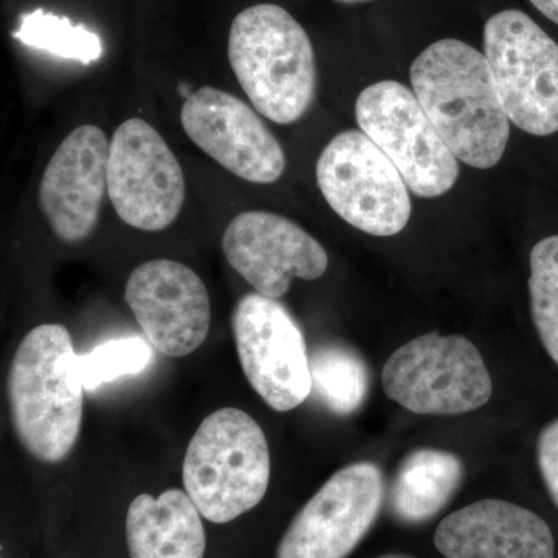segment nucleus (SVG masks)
Masks as SVG:
<instances>
[{
    "mask_svg": "<svg viewBox=\"0 0 558 558\" xmlns=\"http://www.w3.org/2000/svg\"><path fill=\"white\" fill-rule=\"evenodd\" d=\"M411 86L458 160L490 170L505 156L510 120L486 54L458 39L427 47L410 70Z\"/></svg>",
    "mask_w": 558,
    "mask_h": 558,
    "instance_id": "f257e3e1",
    "label": "nucleus"
},
{
    "mask_svg": "<svg viewBox=\"0 0 558 558\" xmlns=\"http://www.w3.org/2000/svg\"><path fill=\"white\" fill-rule=\"evenodd\" d=\"M7 389L13 427L28 453L47 464L68 457L83 421L84 385L65 326L40 325L25 336Z\"/></svg>",
    "mask_w": 558,
    "mask_h": 558,
    "instance_id": "f03ea898",
    "label": "nucleus"
},
{
    "mask_svg": "<svg viewBox=\"0 0 558 558\" xmlns=\"http://www.w3.org/2000/svg\"><path fill=\"white\" fill-rule=\"evenodd\" d=\"M229 61L242 90L266 119L292 124L310 110L317 92L314 47L282 7L259 3L234 17Z\"/></svg>",
    "mask_w": 558,
    "mask_h": 558,
    "instance_id": "7ed1b4c3",
    "label": "nucleus"
},
{
    "mask_svg": "<svg viewBox=\"0 0 558 558\" xmlns=\"http://www.w3.org/2000/svg\"><path fill=\"white\" fill-rule=\"evenodd\" d=\"M183 486L205 520L226 524L266 497L269 442L245 411L220 409L202 421L182 468Z\"/></svg>",
    "mask_w": 558,
    "mask_h": 558,
    "instance_id": "20e7f679",
    "label": "nucleus"
},
{
    "mask_svg": "<svg viewBox=\"0 0 558 558\" xmlns=\"http://www.w3.org/2000/svg\"><path fill=\"white\" fill-rule=\"evenodd\" d=\"M381 385L389 399L424 416L480 410L494 392L478 348L465 337L439 333L400 347L385 363Z\"/></svg>",
    "mask_w": 558,
    "mask_h": 558,
    "instance_id": "39448f33",
    "label": "nucleus"
},
{
    "mask_svg": "<svg viewBox=\"0 0 558 558\" xmlns=\"http://www.w3.org/2000/svg\"><path fill=\"white\" fill-rule=\"evenodd\" d=\"M484 51L509 120L527 134H556V40L523 11L505 10L487 21Z\"/></svg>",
    "mask_w": 558,
    "mask_h": 558,
    "instance_id": "423d86ee",
    "label": "nucleus"
},
{
    "mask_svg": "<svg viewBox=\"0 0 558 558\" xmlns=\"http://www.w3.org/2000/svg\"><path fill=\"white\" fill-rule=\"evenodd\" d=\"M319 191L349 226L395 236L411 218L409 185L384 150L362 131L340 132L317 161Z\"/></svg>",
    "mask_w": 558,
    "mask_h": 558,
    "instance_id": "0eeeda50",
    "label": "nucleus"
},
{
    "mask_svg": "<svg viewBox=\"0 0 558 558\" xmlns=\"http://www.w3.org/2000/svg\"><path fill=\"white\" fill-rule=\"evenodd\" d=\"M360 130L368 135L421 197H439L459 178L457 156L429 121L414 92L398 81L366 87L355 102Z\"/></svg>",
    "mask_w": 558,
    "mask_h": 558,
    "instance_id": "6e6552de",
    "label": "nucleus"
},
{
    "mask_svg": "<svg viewBox=\"0 0 558 558\" xmlns=\"http://www.w3.org/2000/svg\"><path fill=\"white\" fill-rule=\"evenodd\" d=\"M185 175L168 143L145 120L121 123L109 146L108 194L117 215L143 231L168 229L185 202Z\"/></svg>",
    "mask_w": 558,
    "mask_h": 558,
    "instance_id": "1a4fd4ad",
    "label": "nucleus"
},
{
    "mask_svg": "<svg viewBox=\"0 0 558 558\" xmlns=\"http://www.w3.org/2000/svg\"><path fill=\"white\" fill-rule=\"evenodd\" d=\"M242 371L271 410L290 411L312 395L310 354L295 319L278 300L250 293L231 315Z\"/></svg>",
    "mask_w": 558,
    "mask_h": 558,
    "instance_id": "9d476101",
    "label": "nucleus"
},
{
    "mask_svg": "<svg viewBox=\"0 0 558 558\" xmlns=\"http://www.w3.org/2000/svg\"><path fill=\"white\" fill-rule=\"evenodd\" d=\"M384 497L373 462L339 470L290 523L277 558H347L376 523Z\"/></svg>",
    "mask_w": 558,
    "mask_h": 558,
    "instance_id": "9b49d317",
    "label": "nucleus"
},
{
    "mask_svg": "<svg viewBox=\"0 0 558 558\" xmlns=\"http://www.w3.org/2000/svg\"><path fill=\"white\" fill-rule=\"evenodd\" d=\"M180 121L194 145L238 178L269 185L286 170L278 140L255 110L229 92L201 87L183 102Z\"/></svg>",
    "mask_w": 558,
    "mask_h": 558,
    "instance_id": "f8f14e48",
    "label": "nucleus"
},
{
    "mask_svg": "<svg viewBox=\"0 0 558 558\" xmlns=\"http://www.w3.org/2000/svg\"><path fill=\"white\" fill-rule=\"evenodd\" d=\"M124 300L153 347L185 357L207 340L211 306L199 275L172 259H154L132 271Z\"/></svg>",
    "mask_w": 558,
    "mask_h": 558,
    "instance_id": "ddd939ff",
    "label": "nucleus"
},
{
    "mask_svg": "<svg viewBox=\"0 0 558 558\" xmlns=\"http://www.w3.org/2000/svg\"><path fill=\"white\" fill-rule=\"evenodd\" d=\"M227 260L256 293L281 299L292 279L322 278L329 266L325 247L292 220L269 211L234 216L222 238Z\"/></svg>",
    "mask_w": 558,
    "mask_h": 558,
    "instance_id": "4468645a",
    "label": "nucleus"
},
{
    "mask_svg": "<svg viewBox=\"0 0 558 558\" xmlns=\"http://www.w3.org/2000/svg\"><path fill=\"white\" fill-rule=\"evenodd\" d=\"M108 137L94 124L70 132L44 171L39 204L53 233L64 242L90 236L108 190Z\"/></svg>",
    "mask_w": 558,
    "mask_h": 558,
    "instance_id": "2eb2a0df",
    "label": "nucleus"
},
{
    "mask_svg": "<svg viewBox=\"0 0 558 558\" xmlns=\"http://www.w3.org/2000/svg\"><path fill=\"white\" fill-rule=\"evenodd\" d=\"M446 558H556L553 531L526 508L481 499L446 517L435 534Z\"/></svg>",
    "mask_w": 558,
    "mask_h": 558,
    "instance_id": "dca6fc26",
    "label": "nucleus"
},
{
    "mask_svg": "<svg viewBox=\"0 0 558 558\" xmlns=\"http://www.w3.org/2000/svg\"><path fill=\"white\" fill-rule=\"evenodd\" d=\"M189 494L170 488L160 497L138 495L126 517L131 558H204L207 535Z\"/></svg>",
    "mask_w": 558,
    "mask_h": 558,
    "instance_id": "f3484780",
    "label": "nucleus"
},
{
    "mask_svg": "<svg viewBox=\"0 0 558 558\" xmlns=\"http://www.w3.org/2000/svg\"><path fill=\"white\" fill-rule=\"evenodd\" d=\"M464 465L446 450L418 449L403 459L391 487V508L405 523H424L438 515L457 494Z\"/></svg>",
    "mask_w": 558,
    "mask_h": 558,
    "instance_id": "a211bd4d",
    "label": "nucleus"
},
{
    "mask_svg": "<svg viewBox=\"0 0 558 558\" xmlns=\"http://www.w3.org/2000/svg\"><path fill=\"white\" fill-rule=\"evenodd\" d=\"M312 392L319 402L348 416L362 409L369 391V371L354 349L325 344L310 355Z\"/></svg>",
    "mask_w": 558,
    "mask_h": 558,
    "instance_id": "6ab92c4d",
    "label": "nucleus"
},
{
    "mask_svg": "<svg viewBox=\"0 0 558 558\" xmlns=\"http://www.w3.org/2000/svg\"><path fill=\"white\" fill-rule=\"evenodd\" d=\"M13 36L33 49L49 51L83 64L100 60L102 54L101 39L95 33L87 31L84 25H73L68 17L44 10L22 14L20 28Z\"/></svg>",
    "mask_w": 558,
    "mask_h": 558,
    "instance_id": "aec40b11",
    "label": "nucleus"
},
{
    "mask_svg": "<svg viewBox=\"0 0 558 558\" xmlns=\"http://www.w3.org/2000/svg\"><path fill=\"white\" fill-rule=\"evenodd\" d=\"M529 293L539 340L558 365V234L532 248Z\"/></svg>",
    "mask_w": 558,
    "mask_h": 558,
    "instance_id": "412c9836",
    "label": "nucleus"
},
{
    "mask_svg": "<svg viewBox=\"0 0 558 558\" xmlns=\"http://www.w3.org/2000/svg\"><path fill=\"white\" fill-rule=\"evenodd\" d=\"M153 351L138 337L109 340L98 344L87 354L80 355V374L86 391L126 376H137L146 369Z\"/></svg>",
    "mask_w": 558,
    "mask_h": 558,
    "instance_id": "4be33fe9",
    "label": "nucleus"
},
{
    "mask_svg": "<svg viewBox=\"0 0 558 558\" xmlns=\"http://www.w3.org/2000/svg\"><path fill=\"white\" fill-rule=\"evenodd\" d=\"M539 473L558 508V421L550 422L538 438Z\"/></svg>",
    "mask_w": 558,
    "mask_h": 558,
    "instance_id": "5701e85b",
    "label": "nucleus"
},
{
    "mask_svg": "<svg viewBox=\"0 0 558 558\" xmlns=\"http://www.w3.org/2000/svg\"><path fill=\"white\" fill-rule=\"evenodd\" d=\"M531 2L535 9L558 25V0H531Z\"/></svg>",
    "mask_w": 558,
    "mask_h": 558,
    "instance_id": "b1692460",
    "label": "nucleus"
},
{
    "mask_svg": "<svg viewBox=\"0 0 558 558\" xmlns=\"http://www.w3.org/2000/svg\"><path fill=\"white\" fill-rule=\"evenodd\" d=\"M179 94H182L185 98H190L191 95H193L191 94L190 86L186 83L179 84Z\"/></svg>",
    "mask_w": 558,
    "mask_h": 558,
    "instance_id": "393cba45",
    "label": "nucleus"
},
{
    "mask_svg": "<svg viewBox=\"0 0 558 558\" xmlns=\"http://www.w3.org/2000/svg\"><path fill=\"white\" fill-rule=\"evenodd\" d=\"M337 3H343V5H355V3H365L369 0H336Z\"/></svg>",
    "mask_w": 558,
    "mask_h": 558,
    "instance_id": "a878e982",
    "label": "nucleus"
},
{
    "mask_svg": "<svg viewBox=\"0 0 558 558\" xmlns=\"http://www.w3.org/2000/svg\"><path fill=\"white\" fill-rule=\"evenodd\" d=\"M381 558H409V557H400V556H388V557H381Z\"/></svg>",
    "mask_w": 558,
    "mask_h": 558,
    "instance_id": "bb28decb",
    "label": "nucleus"
}]
</instances>
